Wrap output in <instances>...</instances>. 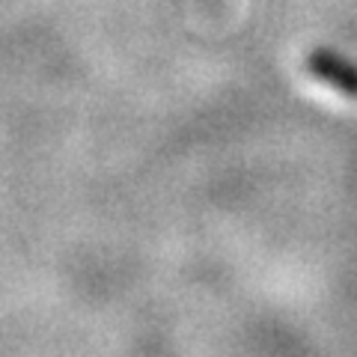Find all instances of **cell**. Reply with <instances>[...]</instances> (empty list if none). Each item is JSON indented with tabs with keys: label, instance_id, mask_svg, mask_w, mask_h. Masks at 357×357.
<instances>
[{
	"label": "cell",
	"instance_id": "6da1fadb",
	"mask_svg": "<svg viewBox=\"0 0 357 357\" xmlns=\"http://www.w3.org/2000/svg\"><path fill=\"white\" fill-rule=\"evenodd\" d=\"M304 66L316 81L328 84L345 98H357V63L351 57H345V54L333 48H316L307 54Z\"/></svg>",
	"mask_w": 357,
	"mask_h": 357
}]
</instances>
